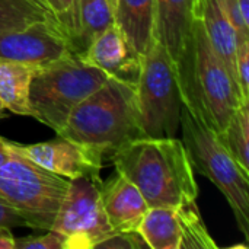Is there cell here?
I'll return each mask as SVG.
<instances>
[{
	"label": "cell",
	"instance_id": "cell-11",
	"mask_svg": "<svg viewBox=\"0 0 249 249\" xmlns=\"http://www.w3.org/2000/svg\"><path fill=\"white\" fill-rule=\"evenodd\" d=\"M10 147L44 169L67 179L80 177L101 179L104 160L89 149L60 134L50 142L29 146L10 142Z\"/></svg>",
	"mask_w": 249,
	"mask_h": 249
},
{
	"label": "cell",
	"instance_id": "cell-21",
	"mask_svg": "<svg viewBox=\"0 0 249 249\" xmlns=\"http://www.w3.org/2000/svg\"><path fill=\"white\" fill-rule=\"evenodd\" d=\"M47 9L64 29L67 36L71 39L76 35L77 29V10H79V0H44Z\"/></svg>",
	"mask_w": 249,
	"mask_h": 249
},
{
	"label": "cell",
	"instance_id": "cell-8",
	"mask_svg": "<svg viewBox=\"0 0 249 249\" xmlns=\"http://www.w3.org/2000/svg\"><path fill=\"white\" fill-rule=\"evenodd\" d=\"M101 185V179L88 177L70 179L51 228L63 238L64 249H93L114 232L104 212Z\"/></svg>",
	"mask_w": 249,
	"mask_h": 249
},
{
	"label": "cell",
	"instance_id": "cell-2",
	"mask_svg": "<svg viewBox=\"0 0 249 249\" xmlns=\"http://www.w3.org/2000/svg\"><path fill=\"white\" fill-rule=\"evenodd\" d=\"M115 172L131 181L149 207H178L196 201L198 185L184 142L178 137H142L111 158Z\"/></svg>",
	"mask_w": 249,
	"mask_h": 249
},
{
	"label": "cell",
	"instance_id": "cell-28",
	"mask_svg": "<svg viewBox=\"0 0 249 249\" xmlns=\"http://www.w3.org/2000/svg\"><path fill=\"white\" fill-rule=\"evenodd\" d=\"M10 156V149H9V140L0 137V165L7 160Z\"/></svg>",
	"mask_w": 249,
	"mask_h": 249
},
{
	"label": "cell",
	"instance_id": "cell-27",
	"mask_svg": "<svg viewBox=\"0 0 249 249\" xmlns=\"http://www.w3.org/2000/svg\"><path fill=\"white\" fill-rule=\"evenodd\" d=\"M15 236L7 226H0V249H15Z\"/></svg>",
	"mask_w": 249,
	"mask_h": 249
},
{
	"label": "cell",
	"instance_id": "cell-23",
	"mask_svg": "<svg viewBox=\"0 0 249 249\" xmlns=\"http://www.w3.org/2000/svg\"><path fill=\"white\" fill-rule=\"evenodd\" d=\"M236 83L244 101H249V39L236 47Z\"/></svg>",
	"mask_w": 249,
	"mask_h": 249
},
{
	"label": "cell",
	"instance_id": "cell-4",
	"mask_svg": "<svg viewBox=\"0 0 249 249\" xmlns=\"http://www.w3.org/2000/svg\"><path fill=\"white\" fill-rule=\"evenodd\" d=\"M107 80L102 70L74 53L36 69L29 88L34 118L60 133L73 109Z\"/></svg>",
	"mask_w": 249,
	"mask_h": 249
},
{
	"label": "cell",
	"instance_id": "cell-5",
	"mask_svg": "<svg viewBox=\"0 0 249 249\" xmlns=\"http://www.w3.org/2000/svg\"><path fill=\"white\" fill-rule=\"evenodd\" d=\"M179 131L194 172L207 177L219 188L235 214L238 228L249 239V174L238 165L217 134L185 107L181 111Z\"/></svg>",
	"mask_w": 249,
	"mask_h": 249
},
{
	"label": "cell",
	"instance_id": "cell-22",
	"mask_svg": "<svg viewBox=\"0 0 249 249\" xmlns=\"http://www.w3.org/2000/svg\"><path fill=\"white\" fill-rule=\"evenodd\" d=\"M95 248L144 249L149 247L136 231H131V232H112L109 236L102 239Z\"/></svg>",
	"mask_w": 249,
	"mask_h": 249
},
{
	"label": "cell",
	"instance_id": "cell-18",
	"mask_svg": "<svg viewBox=\"0 0 249 249\" xmlns=\"http://www.w3.org/2000/svg\"><path fill=\"white\" fill-rule=\"evenodd\" d=\"M114 23V9L108 0H79L77 29L71 39L73 53L83 54L93 39Z\"/></svg>",
	"mask_w": 249,
	"mask_h": 249
},
{
	"label": "cell",
	"instance_id": "cell-7",
	"mask_svg": "<svg viewBox=\"0 0 249 249\" xmlns=\"http://www.w3.org/2000/svg\"><path fill=\"white\" fill-rule=\"evenodd\" d=\"M136 92L144 136L152 139L177 137L184 104L174 61L156 38L142 55V70Z\"/></svg>",
	"mask_w": 249,
	"mask_h": 249
},
{
	"label": "cell",
	"instance_id": "cell-13",
	"mask_svg": "<svg viewBox=\"0 0 249 249\" xmlns=\"http://www.w3.org/2000/svg\"><path fill=\"white\" fill-rule=\"evenodd\" d=\"M101 200L114 232L136 231L149 210V204L139 188L118 172L108 182H102Z\"/></svg>",
	"mask_w": 249,
	"mask_h": 249
},
{
	"label": "cell",
	"instance_id": "cell-31",
	"mask_svg": "<svg viewBox=\"0 0 249 249\" xmlns=\"http://www.w3.org/2000/svg\"><path fill=\"white\" fill-rule=\"evenodd\" d=\"M34 1H35L36 4H39L41 7H44V9H47V6H45V3H44V0H34ZM47 10H48V9H47ZM48 12H50V10H48Z\"/></svg>",
	"mask_w": 249,
	"mask_h": 249
},
{
	"label": "cell",
	"instance_id": "cell-10",
	"mask_svg": "<svg viewBox=\"0 0 249 249\" xmlns=\"http://www.w3.org/2000/svg\"><path fill=\"white\" fill-rule=\"evenodd\" d=\"M69 53H73L70 38L54 18L0 34V60L39 69Z\"/></svg>",
	"mask_w": 249,
	"mask_h": 249
},
{
	"label": "cell",
	"instance_id": "cell-1",
	"mask_svg": "<svg viewBox=\"0 0 249 249\" xmlns=\"http://www.w3.org/2000/svg\"><path fill=\"white\" fill-rule=\"evenodd\" d=\"M184 107L220 136L244 101L233 77L214 53L200 18L174 61Z\"/></svg>",
	"mask_w": 249,
	"mask_h": 249
},
{
	"label": "cell",
	"instance_id": "cell-30",
	"mask_svg": "<svg viewBox=\"0 0 249 249\" xmlns=\"http://www.w3.org/2000/svg\"><path fill=\"white\" fill-rule=\"evenodd\" d=\"M4 105H3V102L0 101V118H3V115H4Z\"/></svg>",
	"mask_w": 249,
	"mask_h": 249
},
{
	"label": "cell",
	"instance_id": "cell-14",
	"mask_svg": "<svg viewBox=\"0 0 249 249\" xmlns=\"http://www.w3.org/2000/svg\"><path fill=\"white\" fill-rule=\"evenodd\" d=\"M200 0H156L155 38L175 61L198 18Z\"/></svg>",
	"mask_w": 249,
	"mask_h": 249
},
{
	"label": "cell",
	"instance_id": "cell-15",
	"mask_svg": "<svg viewBox=\"0 0 249 249\" xmlns=\"http://www.w3.org/2000/svg\"><path fill=\"white\" fill-rule=\"evenodd\" d=\"M114 16L115 25L143 55L155 39L156 0H117Z\"/></svg>",
	"mask_w": 249,
	"mask_h": 249
},
{
	"label": "cell",
	"instance_id": "cell-20",
	"mask_svg": "<svg viewBox=\"0 0 249 249\" xmlns=\"http://www.w3.org/2000/svg\"><path fill=\"white\" fill-rule=\"evenodd\" d=\"M48 18L54 16L34 0H0V34L22 29L35 20Z\"/></svg>",
	"mask_w": 249,
	"mask_h": 249
},
{
	"label": "cell",
	"instance_id": "cell-33",
	"mask_svg": "<svg viewBox=\"0 0 249 249\" xmlns=\"http://www.w3.org/2000/svg\"><path fill=\"white\" fill-rule=\"evenodd\" d=\"M44 3H45V1H44Z\"/></svg>",
	"mask_w": 249,
	"mask_h": 249
},
{
	"label": "cell",
	"instance_id": "cell-9",
	"mask_svg": "<svg viewBox=\"0 0 249 249\" xmlns=\"http://www.w3.org/2000/svg\"><path fill=\"white\" fill-rule=\"evenodd\" d=\"M136 232L150 249H217L196 201L149 207Z\"/></svg>",
	"mask_w": 249,
	"mask_h": 249
},
{
	"label": "cell",
	"instance_id": "cell-6",
	"mask_svg": "<svg viewBox=\"0 0 249 249\" xmlns=\"http://www.w3.org/2000/svg\"><path fill=\"white\" fill-rule=\"evenodd\" d=\"M0 165V197L16 209L32 231H51L70 179L55 175L10 147Z\"/></svg>",
	"mask_w": 249,
	"mask_h": 249
},
{
	"label": "cell",
	"instance_id": "cell-32",
	"mask_svg": "<svg viewBox=\"0 0 249 249\" xmlns=\"http://www.w3.org/2000/svg\"><path fill=\"white\" fill-rule=\"evenodd\" d=\"M109 1V4L112 6V9H115V3H117V0H108Z\"/></svg>",
	"mask_w": 249,
	"mask_h": 249
},
{
	"label": "cell",
	"instance_id": "cell-26",
	"mask_svg": "<svg viewBox=\"0 0 249 249\" xmlns=\"http://www.w3.org/2000/svg\"><path fill=\"white\" fill-rule=\"evenodd\" d=\"M0 226H7V228H29V223L25 220V217L13 209L7 201H4L0 197Z\"/></svg>",
	"mask_w": 249,
	"mask_h": 249
},
{
	"label": "cell",
	"instance_id": "cell-24",
	"mask_svg": "<svg viewBox=\"0 0 249 249\" xmlns=\"http://www.w3.org/2000/svg\"><path fill=\"white\" fill-rule=\"evenodd\" d=\"M15 249H64V241L57 232L47 231L42 236L15 239Z\"/></svg>",
	"mask_w": 249,
	"mask_h": 249
},
{
	"label": "cell",
	"instance_id": "cell-16",
	"mask_svg": "<svg viewBox=\"0 0 249 249\" xmlns=\"http://www.w3.org/2000/svg\"><path fill=\"white\" fill-rule=\"evenodd\" d=\"M198 18L204 25L207 38L214 53L222 60L236 83V34L219 0H200Z\"/></svg>",
	"mask_w": 249,
	"mask_h": 249
},
{
	"label": "cell",
	"instance_id": "cell-25",
	"mask_svg": "<svg viewBox=\"0 0 249 249\" xmlns=\"http://www.w3.org/2000/svg\"><path fill=\"white\" fill-rule=\"evenodd\" d=\"M225 15L228 16L229 22L232 23L235 34H236V41L238 44L248 41L249 39V25L245 22V19L241 15V10L238 7V0H219Z\"/></svg>",
	"mask_w": 249,
	"mask_h": 249
},
{
	"label": "cell",
	"instance_id": "cell-19",
	"mask_svg": "<svg viewBox=\"0 0 249 249\" xmlns=\"http://www.w3.org/2000/svg\"><path fill=\"white\" fill-rule=\"evenodd\" d=\"M217 137L238 165L249 174V101L235 111L226 128Z\"/></svg>",
	"mask_w": 249,
	"mask_h": 249
},
{
	"label": "cell",
	"instance_id": "cell-29",
	"mask_svg": "<svg viewBox=\"0 0 249 249\" xmlns=\"http://www.w3.org/2000/svg\"><path fill=\"white\" fill-rule=\"evenodd\" d=\"M238 7L241 10L242 18L249 25V0H238Z\"/></svg>",
	"mask_w": 249,
	"mask_h": 249
},
{
	"label": "cell",
	"instance_id": "cell-3",
	"mask_svg": "<svg viewBox=\"0 0 249 249\" xmlns=\"http://www.w3.org/2000/svg\"><path fill=\"white\" fill-rule=\"evenodd\" d=\"M98 155L111 159L124 144L146 137L136 86L108 80L80 102L57 133Z\"/></svg>",
	"mask_w": 249,
	"mask_h": 249
},
{
	"label": "cell",
	"instance_id": "cell-12",
	"mask_svg": "<svg viewBox=\"0 0 249 249\" xmlns=\"http://www.w3.org/2000/svg\"><path fill=\"white\" fill-rule=\"evenodd\" d=\"M82 60L102 70L108 77L136 86L142 70V55L124 32L114 23L80 54Z\"/></svg>",
	"mask_w": 249,
	"mask_h": 249
},
{
	"label": "cell",
	"instance_id": "cell-17",
	"mask_svg": "<svg viewBox=\"0 0 249 249\" xmlns=\"http://www.w3.org/2000/svg\"><path fill=\"white\" fill-rule=\"evenodd\" d=\"M36 67L0 60V101L4 108L18 115L34 117L29 102V88Z\"/></svg>",
	"mask_w": 249,
	"mask_h": 249
}]
</instances>
